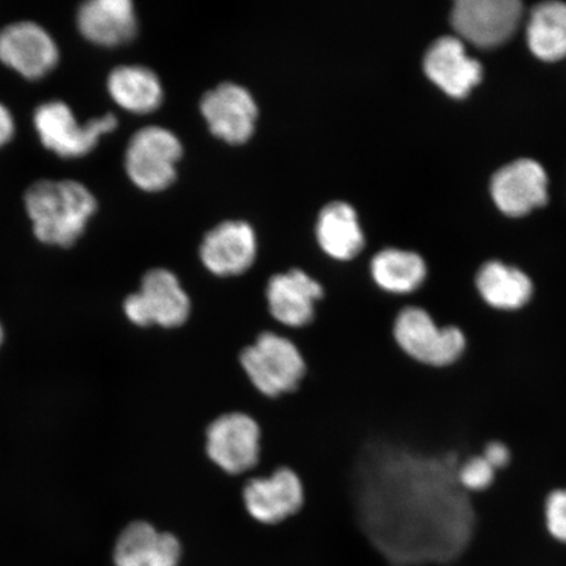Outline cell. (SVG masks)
<instances>
[{"label":"cell","instance_id":"cell-13","mask_svg":"<svg viewBox=\"0 0 566 566\" xmlns=\"http://www.w3.org/2000/svg\"><path fill=\"white\" fill-rule=\"evenodd\" d=\"M201 113L209 129L230 145H243L256 127L259 109L253 96L235 83H222L201 98Z\"/></svg>","mask_w":566,"mask_h":566},{"label":"cell","instance_id":"cell-18","mask_svg":"<svg viewBox=\"0 0 566 566\" xmlns=\"http://www.w3.org/2000/svg\"><path fill=\"white\" fill-rule=\"evenodd\" d=\"M476 292L485 306L499 314H518L534 300L535 285L522 269L499 260L486 261L475 277Z\"/></svg>","mask_w":566,"mask_h":566},{"label":"cell","instance_id":"cell-15","mask_svg":"<svg viewBox=\"0 0 566 566\" xmlns=\"http://www.w3.org/2000/svg\"><path fill=\"white\" fill-rule=\"evenodd\" d=\"M491 195L505 216L525 217L548 202V176L534 159L514 160L492 176Z\"/></svg>","mask_w":566,"mask_h":566},{"label":"cell","instance_id":"cell-24","mask_svg":"<svg viewBox=\"0 0 566 566\" xmlns=\"http://www.w3.org/2000/svg\"><path fill=\"white\" fill-rule=\"evenodd\" d=\"M497 471L481 454L467 458L458 470V481L463 491L472 495L490 492L497 480Z\"/></svg>","mask_w":566,"mask_h":566},{"label":"cell","instance_id":"cell-2","mask_svg":"<svg viewBox=\"0 0 566 566\" xmlns=\"http://www.w3.org/2000/svg\"><path fill=\"white\" fill-rule=\"evenodd\" d=\"M24 201L35 238L63 248L77 242L97 209L95 196L74 180L34 182L27 190Z\"/></svg>","mask_w":566,"mask_h":566},{"label":"cell","instance_id":"cell-19","mask_svg":"<svg viewBox=\"0 0 566 566\" xmlns=\"http://www.w3.org/2000/svg\"><path fill=\"white\" fill-rule=\"evenodd\" d=\"M76 23L92 44L106 48L127 44L138 31L130 0H90L77 10Z\"/></svg>","mask_w":566,"mask_h":566},{"label":"cell","instance_id":"cell-8","mask_svg":"<svg viewBox=\"0 0 566 566\" xmlns=\"http://www.w3.org/2000/svg\"><path fill=\"white\" fill-rule=\"evenodd\" d=\"M182 157V145L172 132L161 126H146L127 145V176L145 192H160L176 180V166Z\"/></svg>","mask_w":566,"mask_h":566},{"label":"cell","instance_id":"cell-17","mask_svg":"<svg viewBox=\"0 0 566 566\" xmlns=\"http://www.w3.org/2000/svg\"><path fill=\"white\" fill-rule=\"evenodd\" d=\"M423 71L446 95L464 98L483 80V66L467 54L464 42L457 35H444L428 49Z\"/></svg>","mask_w":566,"mask_h":566},{"label":"cell","instance_id":"cell-6","mask_svg":"<svg viewBox=\"0 0 566 566\" xmlns=\"http://www.w3.org/2000/svg\"><path fill=\"white\" fill-rule=\"evenodd\" d=\"M260 424L243 412L223 413L205 431V452L226 475L250 478L261 457Z\"/></svg>","mask_w":566,"mask_h":566},{"label":"cell","instance_id":"cell-1","mask_svg":"<svg viewBox=\"0 0 566 566\" xmlns=\"http://www.w3.org/2000/svg\"><path fill=\"white\" fill-rule=\"evenodd\" d=\"M462 459L387 441L367 442L352 467L353 525L391 566L446 565L472 546L475 499L458 481Z\"/></svg>","mask_w":566,"mask_h":566},{"label":"cell","instance_id":"cell-11","mask_svg":"<svg viewBox=\"0 0 566 566\" xmlns=\"http://www.w3.org/2000/svg\"><path fill=\"white\" fill-rule=\"evenodd\" d=\"M242 499L252 521L275 527L302 512L306 494L298 473L289 467H279L271 475L248 478Z\"/></svg>","mask_w":566,"mask_h":566},{"label":"cell","instance_id":"cell-16","mask_svg":"<svg viewBox=\"0 0 566 566\" xmlns=\"http://www.w3.org/2000/svg\"><path fill=\"white\" fill-rule=\"evenodd\" d=\"M186 547L172 531L148 520L127 523L119 533L113 566H180Z\"/></svg>","mask_w":566,"mask_h":566},{"label":"cell","instance_id":"cell-25","mask_svg":"<svg viewBox=\"0 0 566 566\" xmlns=\"http://www.w3.org/2000/svg\"><path fill=\"white\" fill-rule=\"evenodd\" d=\"M543 525L552 539L566 546V486L556 488L544 499Z\"/></svg>","mask_w":566,"mask_h":566},{"label":"cell","instance_id":"cell-28","mask_svg":"<svg viewBox=\"0 0 566 566\" xmlns=\"http://www.w3.org/2000/svg\"><path fill=\"white\" fill-rule=\"evenodd\" d=\"M3 337H4V332H3L2 324H0V345H2V343H3Z\"/></svg>","mask_w":566,"mask_h":566},{"label":"cell","instance_id":"cell-7","mask_svg":"<svg viewBox=\"0 0 566 566\" xmlns=\"http://www.w3.org/2000/svg\"><path fill=\"white\" fill-rule=\"evenodd\" d=\"M33 124L48 150L61 158H82L94 150L104 134L115 130L118 122L108 113L80 124L66 103L49 102L34 111Z\"/></svg>","mask_w":566,"mask_h":566},{"label":"cell","instance_id":"cell-4","mask_svg":"<svg viewBox=\"0 0 566 566\" xmlns=\"http://www.w3.org/2000/svg\"><path fill=\"white\" fill-rule=\"evenodd\" d=\"M239 364L248 381L266 399L296 391L307 374L306 360L292 338L265 331L240 353Z\"/></svg>","mask_w":566,"mask_h":566},{"label":"cell","instance_id":"cell-9","mask_svg":"<svg viewBox=\"0 0 566 566\" xmlns=\"http://www.w3.org/2000/svg\"><path fill=\"white\" fill-rule=\"evenodd\" d=\"M520 0H459L451 11L457 38L481 49L511 40L522 23Z\"/></svg>","mask_w":566,"mask_h":566},{"label":"cell","instance_id":"cell-10","mask_svg":"<svg viewBox=\"0 0 566 566\" xmlns=\"http://www.w3.org/2000/svg\"><path fill=\"white\" fill-rule=\"evenodd\" d=\"M264 295L275 324L285 329H302L314 323L325 289L313 274L292 266L269 277Z\"/></svg>","mask_w":566,"mask_h":566},{"label":"cell","instance_id":"cell-20","mask_svg":"<svg viewBox=\"0 0 566 566\" xmlns=\"http://www.w3.org/2000/svg\"><path fill=\"white\" fill-rule=\"evenodd\" d=\"M369 275L380 293L409 298L421 292L428 280L429 268L419 253L385 248L370 260Z\"/></svg>","mask_w":566,"mask_h":566},{"label":"cell","instance_id":"cell-3","mask_svg":"<svg viewBox=\"0 0 566 566\" xmlns=\"http://www.w3.org/2000/svg\"><path fill=\"white\" fill-rule=\"evenodd\" d=\"M392 336L400 352L412 363L436 370L455 366L469 345L458 325H440L427 308L412 303L396 315Z\"/></svg>","mask_w":566,"mask_h":566},{"label":"cell","instance_id":"cell-5","mask_svg":"<svg viewBox=\"0 0 566 566\" xmlns=\"http://www.w3.org/2000/svg\"><path fill=\"white\" fill-rule=\"evenodd\" d=\"M125 316L145 331H176L192 315V300L181 279L167 268H153L140 280L138 292L127 295Z\"/></svg>","mask_w":566,"mask_h":566},{"label":"cell","instance_id":"cell-21","mask_svg":"<svg viewBox=\"0 0 566 566\" xmlns=\"http://www.w3.org/2000/svg\"><path fill=\"white\" fill-rule=\"evenodd\" d=\"M316 239L323 253L338 263L357 259L366 244L356 210L343 201L323 208L317 217Z\"/></svg>","mask_w":566,"mask_h":566},{"label":"cell","instance_id":"cell-27","mask_svg":"<svg viewBox=\"0 0 566 566\" xmlns=\"http://www.w3.org/2000/svg\"><path fill=\"white\" fill-rule=\"evenodd\" d=\"M15 134V122L7 106L0 103V147L9 144Z\"/></svg>","mask_w":566,"mask_h":566},{"label":"cell","instance_id":"cell-22","mask_svg":"<svg viewBox=\"0 0 566 566\" xmlns=\"http://www.w3.org/2000/svg\"><path fill=\"white\" fill-rule=\"evenodd\" d=\"M106 87L113 102L134 115L157 111L163 102L161 83L153 70L125 65L112 71Z\"/></svg>","mask_w":566,"mask_h":566},{"label":"cell","instance_id":"cell-23","mask_svg":"<svg viewBox=\"0 0 566 566\" xmlns=\"http://www.w3.org/2000/svg\"><path fill=\"white\" fill-rule=\"evenodd\" d=\"M531 53L544 62L562 61L566 56V3L551 0L536 4L526 27Z\"/></svg>","mask_w":566,"mask_h":566},{"label":"cell","instance_id":"cell-26","mask_svg":"<svg viewBox=\"0 0 566 566\" xmlns=\"http://www.w3.org/2000/svg\"><path fill=\"white\" fill-rule=\"evenodd\" d=\"M481 455L491 463L497 473L505 472L514 459L511 446L501 440L488 441L481 449Z\"/></svg>","mask_w":566,"mask_h":566},{"label":"cell","instance_id":"cell-12","mask_svg":"<svg viewBox=\"0 0 566 566\" xmlns=\"http://www.w3.org/2000/svg\"><path fill=\"white\" fill-rule=\"evenodd\" d=\"M198 256L203 271L212 279L243 277L256 265V233L247 222H223L203 238Z\"/></svg>","mask_w":566,"mask_h":566},{"label":"cell","instance_id":"cell-14","mask_svg":"<svg viewBox=\"0 0 566 566\" xmlns=\"http://www.w3.org/2000/svg\"><path fill=\"white\" fill-rule=\"evenodd\" d=\"M0 61L30 81L44 77L60 61L52 35L34 21H18L0 31Z\"/></svg>","mask_w":566,"mask_h":566}]
</instances>
